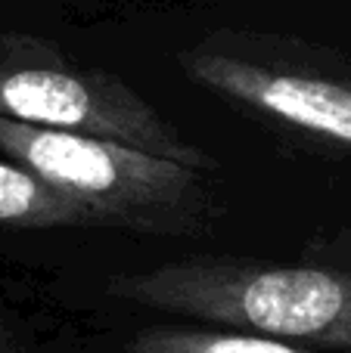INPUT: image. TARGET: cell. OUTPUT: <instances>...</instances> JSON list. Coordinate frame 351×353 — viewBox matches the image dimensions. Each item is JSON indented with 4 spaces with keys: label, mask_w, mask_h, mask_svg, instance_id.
Listing matches in <instances>:
<instances>
[{
    "label": "cell",
    "mask_w": 351,
    "mask_h": 353,
    "mask_svg": "<svg viewBox=\"0 0 351 353\" xmlns=\"http://www.w3.org/2000/svg\"><path fill=\"white\" fill-rule=\"evenodd\" d=\"M124 353H317L234 329H143Z\"/></svg>",
    "instance_id": "obj_6"
},
{
    "label": "cell",
    "mask_w": 351,
    "mask_h": 353,
    "mask_svg": "<svg viewBox=\"0 0 351 353\" xmlns=\"http://www.w3.org/2000/svg\"><path fill=\"white\" fill-rule=\"evenodd\" d=\"M87 217L53 186L16 161H0V226L10 230H62Z\"/></svg>",
    "instance_id": "obj_5"
},
{
    "label": "cell",
    "mask_w": 351,
    "mask_h": 353,
    "mask_svg": "<svg viewBox=\"0 0 351 353\" xmlns=\"http://www.w3.org/2000/svg\"><path fill=\"white\" fill-rule=\"evenodd\" d=\"M0 118L124 146L209 171L215 161L124 78L22 31H0Z\"/></svg>",
    "instance_id": "obj_3"
},
{
    "label": "cell",
    "mask_w": 351,
    "mask_h": 353,
    "mask_svg": "<svg viewBox=\"0 0 351 353\" xmlns=\"http://www.w3.org/2000/svg\"><path fill=\"white\" fill-rule=\"evenodd\" d=\"M0 353H6V335H3V329H0Z\"/></svg>",
    "instance_id": "obj_7"
},
{
    "label": "cell",
    "mask_w": 351,
    "mask_h": 353,
    "mask_svg": "<svg viewBox=\"0 0 351 353\" xmlns=\"http://www.w3.org/2000/svg\"><path fill=\"white\" fill-rule=\"evenodd\" d=\"M109 294L218 329L351 353V267L184 257L118 273Z\"/></svg>",
    "instance_id": "obj_1"
},
{
    "label": "cell",
    "mask_w": 351,
    "mask_h": 353,
    "mask_svg": "<svg viewBox=\"0 0 351 353\" xmlns=\"http://www.w3.org/2000/svg\"><path fill=\"white\" fill-rule=\"evenodd\" d=\"M0 152L28 168L91 220L190 232L211 208L205 171L118 140L0 118Z\"/></svg>",
    "instance_id": "obj_2"
},
{
    "label": "cell",
    "mask_w": 351,
    "mask_h": 353,
    "mask_svg": "<svg viewBox=\"0 0 351 353\" xmlns=\"http://www.w3.org/2000/svg\"><path fill=\"white\" fill-rule=\"evenodd\" d=\"M187 78L258 118L351 155V62L302 41L221 31L180 53Z\"/></svg>",
    "instance_id": "obj_4"
}]
</instances>
